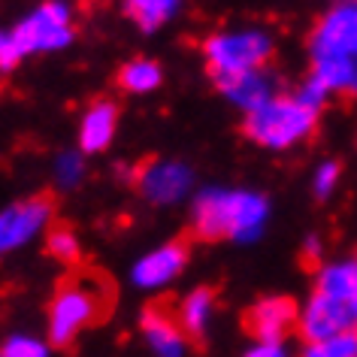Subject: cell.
Wrapping results in <instances>:
<instances>
[{
	"label": "cell",
	"mask_w": 357,
	"mask_h": 357,
	"mask_svg": "<svg viewBox=\"0 0 357 357\" xmlns=\"http://www.w3.org/2000/svg\"><path fill=\"white\" fill-rule=\"evenodd\" d=\"M318 115H321L318 109L303 103L294 91H288V94L282 91V94H275L270 103H264L261 109L245 115L243 133L261 149L284 151L315 133Z\"/></svg>",
	"instance_id": "cell-3"
},
{
	"label": "cell",
	"mask_w": 357,
	"mask_h": 357,
	"mask_svg": "<svg viewBox=\"0 0 357 357\" xmlns=\"http://www.w3.org/2000/svg\"><path fill=\"white\" fill-rule=\"evenodd\" d=\"M46 248L52 257H58L61 264H76L79 261V239L70 227H52L46 234Z\"/></svg>",
	"instance_id": "cell-21"
},
{
	"label": "cell",
	"mask_w": 357,
	"mask_h": 357,
	"mask_svg": "<svg viewBox=\"0 0 357 357\" xmlns=\"http://www.w3.org/2000/svg\"><path fill=\"white\" fill-rule=\"evenodd\" d=\"M10 33H13L15 49H19V55L24 61L33 55L61 52L76 40L73 6H70L67 0H46L37 10H31L24 19L10 24Z\"/></svg>",
	"instance_id": "cell-5"
},
{
	"label": "cell",
	"mask_w": 357,
	"mask_h": 357,
	"mask_svg": "<svg viewBox=\"0 0 357 357\" xmlns=\"http://www.w3.org/2000/svg\"><path fill=\"white\" fill-rule=\"evenodd\" d=\"M191 257V248L185 239H169V243L151 248L149 255H142L130 270V279L137 288H164L185 270Z\"/></svg>",
	"instance_id": "cell-10"
},
{
	"label": "cell",
	"mask_w": 357,
	"mask_h": 357,
	"mask_svg": "<svg viewBox=\"0 0 357 357\" xmlns=\"http://www.w3.org/2000/svg\"><path fill=\"white\" fill-rule=\"evenodd\" d=\"M137 188L155 206H173L191 194L194 173L188 164L178 160H151L137 173Z\"/></svg>",
	"instance_id": "cell-8"
},
{
	"label": "cell",
	"mask_w": 357,
	"mask_h": 357,
	"mask_svg": "<svg viewBox=\"0 0 357 357\" xmlns=\"http://www.w3.org/2000/svg\"><path fill=\"white\" fill-rule=\"evenodd\" d=\"M22 61L24 58L19 55V49H15L10 28H0V73H10V70H15Z\"/></svg>",
	"instance_id": "cell-24"
},
{
	"label": "cell",
	"mask_w": 357,
	"mask_h": 357,
	"mask_svg": "<svg viewBox=\"0 0 357 357\" xmlns=\"http://www.w3.org/2000/svg\"><path fill=\"white\" fill-rule=\"evenodd\" d=\"M164 82V67L155 58H130L119 70V88L130 94H151Z\"/></svg>",
	"instance_id": "cell-18"
},
{
	"label": "cell",
	"mask_w": 357,
	"mask_h": 357,
	"mask_svg": "<svg viewBox=\"0 0 357 357\" xmlns=\"http://www.w3.org/2000/svg\"><path fill=\"white\" fill-rule=\"evenodd\" d=\"M303 257L312 264H318L321 261V239L318 236H309L306 239V245H303Z\"/></svg>",
	"instance_id": "cell-26"
},
{
	"label": "cell",
	"mask_w": 357,
	"mask_h": 357,
	"mask_svg": "<svg viewBox=\"0 0 357 357\" xmlns=\"http://www.w3.org/2000/svg\"><path fill=\"white\" fill-rule=\"evenodd\" d=\"M212 312H215V288H209V284H200V288H194L191 294L182 297V303L176 309V318H178V327L188 336V342L200 345L206 339Z\"/></svg>",
	"instance_id": "cell-15"
},
{
	"label": "cell",
	"mask_w": 357,
	"mask_h": 357,
	"mask_svg": "<svg viewBox=\"0 0 357 357\" xmlns=\"http://www.w3.org/2000/svg\"><path fill=\"white\" fill-rule=\"evenodd\" d=\"M315 291L324 294L330 300L348 303V306L357 312V257H351V261L324 264L318 270Z\"/></svg>",
	"instance_id": "cell-16"
},
{
	"label": "cell",
	"mask_w": 357,
	"mask_h": 357,
	"mask_svg": "<svg viewBox=\"0 0 357 357\" xmlns=\"http://www.w3.org/2000/svg\"><path fill=\"white\" fill-rule=\"evenodd\" d=\"M270 221V197L245 188H203L191 200V227L206 243H252Z\"/></svg>",
	"instance_id": "cell-1"
},
{
	"label": "cell",
	"mask_w": 357,
	"mask_h": 357,
	"mask_svg": "<svg viewBox=\"0 0 357 357\" xmlns=\"http://www.w3.org/2000/svg\"><path fill=\"white\" fill-rule=\"evenodd\" d=\"M273 37L266 31H218L203 43V58L212 82L221 85L227 79L255 73V70L270 67L273 61Z\"/></svg>",
	"instance_id": "cell-4"
},
{
	"label": "cell",
	"mask_w": 357,
	"mask_h": 357,
	"mask_svg": "<svg viewBox=\"0 0 357 357\" xmlns=\"http://www.w3.org/2000/svg\"><path fill=\"white\" fill-rule=\"evenodd\" d=\"M109 306V291L91 275H70L49 303V345L70 348L76 336L97 324Z\"/></svg>",
	"instance_id": "cell-2"
},
{
	"label": "cell",
	"mask_w": 357,
	"mask_h": 357,
	"mask_svg": "<svg viewBox=\"0 0 357 357\" xmlns=\"http://www.w3.org/2000/svg\"><path fill=\"white\" fill-rule=\"evenodd\" d=\"M52 176H55V185L61 191H73L85 178V155L79 149L58 151L55 164H52Z\"/></svg>",
	"instance_id": "cell-19"
},
{
	"label": "cell",
	"mask_w": 357,
	"mask_h": 357,
	"mask_svg": "<svg viewBox=\"0 0 357 357\" xmlns=\"http://www.w3.org/2000/svg\"><path fill=\"white\" fill-rule=\"evenodd\" d=\"M52 215H55V200L49 194H31L0 209V257L40 236L49 227Z\"/></svg>",
	"instance_id": "cell-7"
},
{
	"label": "cell",
	"mask_w": 357,
	"mask_h": 357,
	"mask_svg": "<svg viewBox=\"0 0 357 357\" xmlns=\"http://www.w3.org/2000/svg\"><path fill=\"white\" fill-rule=\"evenodd\" d=\"M309 58L315 61H354L357 64V0H333L309 33Z\"/></svg>",
	"instance_id": "cell-6"
},
{
	"label": "cell",
	"mask_w": 357,
	"mask_h": 357,
	"mask_svg": "<svg viewBox=\"0 0 357 357\" xmlns=\"http://www.w3.org/2000/svg\"><path fill=\"white\" fill-rule=\"evenodd\" d=\"M119 130V103L109 97H100L85 109L79 121V151L82 155H100L109 149Z\"/></svg>",
	"instance_id": "cell-13"
},
{
	"label": "cell",
	"mask_w": 357,
	"mask_h": 357,
	"mask_svg": "<svg viewBox=\"0 0 357 357\" xmlns=\"http://www.w3.org/2000/svg\"><path fill=\"white\" fill-rule=\"evenodd\" d=\"M121 10L142 33H155L173 22V15L182 10V0H121Z\"/></svg>",
	"instance_id": "cell-17"
},
{
	"label": "cell",
	"mask_w": 357,
	"mask_h": 357,
	"mask_svg": "<svg viewBox=\"0 0 357 357\" xmlns=\"http://www.w3.org/2000/svg\"><path fill=\"white\" fill-rule=\"evenodd\" d=\"M245 357H288L282 342H255L245 351Z\"/></svg>",
	"instance_id": "cell-25"
},
{
	"label": "cell",
	"mask_w": 357,
	"mask_h": 357,
	"mask_svg": "<svg viewBox=\"0 0 357 357\" xmlns=\"http://www.w3.org/2000/svg\"><path fill=\"white\" fill-rule=\"evenodd\" d=\"M357 327V312L348 306V303L330 300L324 294H312L309 303L300 309V321L297 330L303 336V342H321V339H330L336 333H345V330Z\"/></svg>",
	"instance_id": "cell-9"
},
{
	"label": "cell",
	"mask_w": 357,
	"mask_h": 357,
	"mask_svg": "<svg viewBox=\"0 0 357 357\" xmlns=\"http://www.w3.org/2000/svg\"><path fill=\"white\" fill-rule=\"evenodd\" d=\"M339 176H342V164L339 160H321L315 167V173H312V191H315L318 200H327L336 191Z\"/></svg>",
	"instance_id": "cell-22"
},
{
	"label": "cell",
	"mask_w": 357,
	"mask_h": 357,
	"mask_svg": "<svg viewBox=\"0 0 357 357\" xmlns=\"http://www.w3.org/2000/svg\"><path fill=\"white\" fill-rule=\"evenodd\" d=\"M300 357H357V327L330 339H321V342L303 345Z\"/></svg>",
	"instance_id": "cell-20"
},
{
	"label": "cell",
	"mask_w": 357,
	"mask_h": 357,
	"mask_svg": "<svg viewBox=\"0 0 357 357\" xmlns=\"http://www.w3.org/2000/svg\"><path fill=\"white\" fill-rule=\"evenodd\" d=\"M139 327L158 357H182L188 351V336L178 327L176 312H169L164 306H146L139 315Z\"/></svg>",
	"instance_id": "cell-12"
},
{
	"label": "cell",
	"mask_w": 357,
	"mask_h": 357,
	"mask_svg": "<svg viewBox=\"0 0 357 357\" xmlns=\"http://www.w3.org/2000/svg\"><path fill=\"white\" fill-rule=\"evenodd\" d=\"M300 309L291 297H264L245 312V330L255 342H282L297 327Z\"/></svg>",
	"instance_id": "cell-11"
},
{
	"label": "cell",
	"mask_w": 357,
	"mask_h": 357,
	"mask_svg": "<svg viewBox=\"0 0 357 357\" xmlns=\"http://www.w3.org/2000/svg\"><path fill=\"white\" fill-rule=\"evenodd\" d=\"M0 357H49V345L33 336H10L0 345Z\"/></svg>",
	"instance_id": "cell-23"
},
{
	"label": "cell",
	"mask_w": 357,
	"mask_h": 357,
	"mask_svg": "<svg viewBox=\"0 0 357 357\" xmlns=\"http://www.w3.org/2000/svg\"><path fill=\"white\" fill-rule=\"evenodd\" d=\"M215 88L234 106H239L245 115L261 109L264 103H270L275 94H282L279 91V79H275V73L270 67L255 70V73H245V76H236V79H227V82H221Z\"/></svg>",
	"instance_id": "cell-14"
}]
</instances>
